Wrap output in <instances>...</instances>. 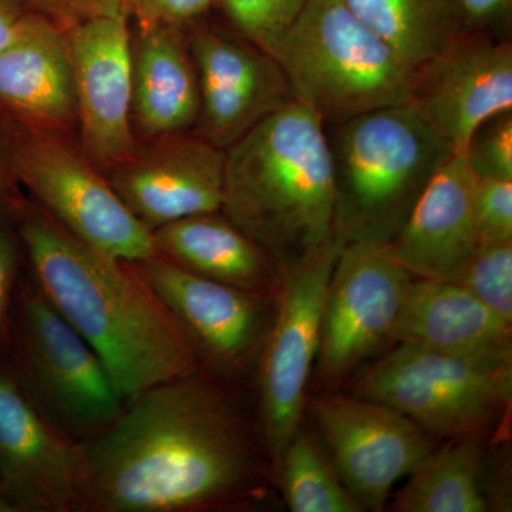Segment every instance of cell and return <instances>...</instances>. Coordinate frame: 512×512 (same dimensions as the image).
<instances>
[{
  "instance_id": "obj_28",
  "label": "cell",
  "mask_w": 512,
  "mask_h": 512,
  "mask_svg": "<svg viewBox=\"0 0 512 512\" xmlns=\"http://www.w3.org/2000/svg\"><path fill=\"white\" fill-rule=\"evenodd\" d=\"M464 154L477 178L512 181L511 111L481 124L468 141Z\"/></svg>"
},
{
  "instance_id": "obj_1",
  "label": "cell",
  "mask_w": 512,
  "mask_h": 512,
  "mask_svg": "<svg viewBox=\"0 0 512 512\" xmlns=\"http://www.w3.org/2000/svg\"><path fill=\"white\" fill-rule=\"evenodd\" d=\"M83 450L86 512L234 510L274 476L261 430L207 369L128 400Z\"/></svg>"
},
{
  "instance_id": "obj_12",
  "label": "cell",
  "mask_w": 512,
  "mask_h": 512,
  "mask_svg": "<svg viewBox=\"0 0 512 512\" xmlns=\"http://www.w3.org/2000/svg\"><path fill=\"white\" fill-rule=\"evenodd\" d=\"M130 264L183 326L202 366L231 379L256 363L275 299L192 274L158 254Z\"/></svg>"
},
{
  "instance_id": "obj_17",
  "label": "cell",
  "mask_w": 512,
  "mask_h": 512,
  "mask_svg": "<svg viewBox=\"0 0 512 512\" xmlns=\"http://www.w3.org/2000/svg\"><path fill=\"white\" fill-rule=\"evenodd\" d=\"M410 106L464 153L485 121L512 111V47L464 37L416 70Z\"/></svg>"
},
{
  "instance_id": "obj_22",
  "label": "cell",
  "mask_w": 512,
  "mask_h": 512,
  "mask_svg": "<svg viewBox=\"0 0 512 512\" xmlns=\"http://www.w3.org/2000/svg\"><path fill=\"white\" fill-rule=\"evenodd\" d=\"M157 254L192 274L275 299L284 269L220 212L192 215L153 232Z\"/></svg>"
},
{
  "instance_id": "obj_5",
  "label": "cell",
  "mask_w": 512,
  "mask_h": 512,
  "mask_svg": "<svg viewBox=\"0 0 512 512\" xmlns=\"http://www.w3.org/2000/svg\"><path fill=\"white\" fill-rule=\"evenodd\" d=\"M293 99L345 123L412 100L416 70L343 0H309L276 55Z\"/></svg>"
},
{
  "instance_id": "obj_32",
  "label": "cell",
  "mask_w": 512,
  "mask_h": 512,
  "mask_svg": "<svg viewBox=\"0 0 512 512\" xmlns=\"http://www.w3.org/2000/svg\"><path fill=\"white\" fill-rule=\"evenodd\" d=\"M30 9L46 16L60 28L99 16L128 12L127 0H23ZM130 13V12H128Z\"/></svg>"
},
{
  "instance_id": "obj_23",
  "label": "cell",
  "mask_w": 512,
  "mask_h": 512,
  "mask_svg": "<svg viewBox=\"0 0 512 512\" xmlns=\"http://www.w3.org/2000/svg\"><path fill=\"white\" fill-rule=\"evenodd\" d=\"M484 440H448L436 447L394 494L396 512H485Z\"/></svg>"
},
{
  "instance_id": "obj_34",
  "label": "cell",
  "mask_w": 512,
  "mask_h": 512,
  "mask_svg": "<svg viewBox=\"0 0 512 512\" xmlns=\"http://www.w3.org/2000/svg\"><path fill=\"white\" fill-rule=\"evenodd\" d=\"M454 3L461 19L470 25L484 26L504 15L511 0H454Z\"/></svg>"
},
{
  "instance_id": "obj_9",
  "label": "cell",
  "mask_w": 512,
  "mask_h": 512,
  "mask_svg": "<svg viewBox=\"0 0 512 512\" xmlns=\"http://www.w3.org/2000/svg\"><path fill=\"white\" fill-rule=\"evenodd\" d=\"M346 238L342 232L282 274L274 316L256 359L259 430L272 474L302 426L306 387L320 346L323 305Z\"/></svg>"
},
{
  "instance_id": "obj_2",
  "label": "cell",
  "mask_w": 512,
  "mask_h": 512,
  "mask_svg": "<svg viewBox=\"0 0 512 512\" xmlns=\"http://www.w3.org/2000/svg\"><path fill=\"white\" fill-rule=\"evenodd\" d=\"M30 275L103 360L124 402L202 366L194 343L127 261L77 238L35 201L16 218Z\"/></svg>"
},
{
  "instance_id": "obj_36",
  "label": "cell",
  "mask_w": 512,
  "mask_h": 512,
  "mask_svg": "<svg viewBox=\"0 0 512 512\" xmlns=\"http://www.w3.org/2000/svg\"><path fill=\"white\" fill-rule=\"evenodd\" d=\"M5 117H6V111L3 110L2 107H0V121L5 119Z\"/></svg>"
},
{
  "instance_id": "obj_8",
  "label": "cell",
  "mask_w": 512,
  "mask_h": 512,
  "mask_svg": "<svg viewBox=\"0 0 512 512\" xmlns=\"http://www.w3.org/2000/svg\"><path fill=\"white\" fill-rule=\"evenodd\" d=\"M350 392L387 404L433 437L480 439L511 404L512 363L478 362L399 343L350 376Z\"/></svg>"
},
{
  "instance_id": "obj_14",
  "label": "cell",
  "mask_w": 512,
  "mask_h": 512,
  "mask_svg": "<svg viewBox=\"0 0 512 512\" xmlns=\"http://www.w3.org/2000/svg\"><path fill=\"white\" fill-rule=\"evenodd\" d=\"M128 12L99 16L64 29L69 43L82 150L106 171L136 147L133 36Z\"/></svg>"
},
{
  "instance_id": "obj_6",
  "label": "cell",
  "mask_w": 512,
  "mask_h": 512,
  "mask_svg": "<svg viewBox=\"0 0 512 512\" xmlns=\"http://www.w3.org/2000/svg\"><path fill=\"white\" fill-rule=\"evenodd\" d=\"M15 295L16 375L9 373L50 426L83 446L126 402L103 360L47 301L32 275Z\"/></svg>"
},
{
  "instance_id": "obj_30",
  "label": "cell",
  "mask_w": 512,
  "mask_h": 512,
  "mask_svg": "<svg viewBox=\"0 0 512 512\" xmlns=\"http://www.w3.org/2000/svg\"><path fill=\"white\" fill-rule=\"evenodd\" d=\"M16 218L0 214V339L8 330L23 252Z\"/></svg>"
},
{
  "instance_id": "obj_15",
  "label": "cell",
  "mask_w": 512,
  "mask_h": 512,
  "mask_svg": "<svg viewBox=\"0 0 512 512\" xmlns=\"http://www.w3.org/2000/svg\"><path fill=\"white\" fill-rule=\"evenodd\" d=\"M225 150L201 136L175 134L136 144L106 170L120 200L151 232L222 210Z\"/></svg>"
},
{
  "instance_id": "obj_27",
  "label": "cell",
  "mask_w": 512,
  "mask_h": 512,
  "mask_svg": "<svg viewBox=\"0 0 512 512\" xmlns=\"http://www.w3.org/2000/svg\"><path fill=\"white\" fill-rule=\"evenodd\" d=\"M309 0H221L239 35L272 57Z\"/></svg>"
},
{
  "instance_id": "obj_13",
  "label": "cell",
  "mask_w": 512,
  "mask_h": 512,
  "mask_svg": "<svg viewBox=\"0 0 512 512\" xmlns=\"http://www.w3.org/2000/svg\"><path fill=\"white\" fill-rule=\"evenodd\" d=\"M0 507L23 512H86L83 446L66 439L0 366Z\"/></svg>"
},
{
  "instance_id": "obj_24",
  "label": "cell",
  "mask_w": 512,
  "mask_h": 512,
  "mask_svg": "<svg viewBox=\"0 0 512 512\" xmlns=\"http://www.w3.org/2000/svg\"><path fill=\"white\" fill-rule=\"evenodd\" d=\"M367 28L419 70L461 36L454 0H343Z\"/></svg>"
},
{
  "instance_id": "obj_26",
  "label": "cell",
  "mask_w": 512,
  "mask_h": 512,
  "mask_svg": "<svg viewBox=\"0 0 512 512\" xmlns=\"http://www.w3.org/2000/svg\"><path fill=\"white\" fill-rule=\"evenodd\" d=\"M448 281L512 323V241L478 245Z\"/></svg>"
},
{
  "instance_id": "obj_18",
  "label": "cell",
  "mask_w": 512,
  "mask_h": 512,
  "mask_svg": "<svg viewBox=\"0 0 512 512\" xmlns=\"http://www.w3.org/2000/svg\"><path fill=\"white\" fill-rule=\"evenodd\" d=\"M477 177L466 154L454 151L421 192L409 217L387 245L421 279L448 281L478 247Z\"/></svg>"
},
{
  "instance_id": "obj_33",
  "label": "cell",
  "mask_w": 512,
  "mask_h": 512,
  "mask_svg": "<svg viewBox=\"0 0 512 512\" xmlns=\"http://www.w3.org/2000/svg\"><path fill=\"white\" fill-rule=\"evenodd\" d=\"M19 181L13 173L8 153L0 138V214L18 217L23 200L19 192Z\"/></svg>"
},
{
  "instance_id": "obj_7",
  "label": "cell",
  "mask_w": 512,
  "mask_h": 512,
  "mask_svg": "<svg viewBox=\"0 0 512 512\" xmlns=\"http://www.w3.org/2000/svg\"><path fill=\"white\" fill-rule=\"evenodd\" d=\"M0 138L19 184L67 231L121 261L157 255L153 232L131 214L106 174L63 133L6 113Z\"/></svg>"
},
{
  "instance_id": "obj_21",
  "label": "cell",
  "mask_w": 512,
  "mask_h": 512,
  "mask_svg": "<svg viewBox=\"0 0 512 512\" xmlns=\"http://www.w3.org/2000/svg\"><path fill=\"white\" fill-rule=\"evenodd\" d=\"M200 87L184 30L138 26L133 36L134 133L146 140L183 134L197 126Z\"/></svg>"
},
{
  "instance_id": "obj_11",
  "label": "cell",
  "mask_w": 512,
  "mask_h": 512,
  "mask_svg": "<svg viewBox=\"0 0 512 512\" xmlns=\"http://www.w3.org/2000/svg\"><path fill=\"white\" fill-rule=\"evenodd\" d=\"M305 412L363 511H383L394 485L437 447L434 437L403 413L353 393L308 396Z\"/></svg>"
},
{
  "instance_id": "obj_10",
  "label": "cell",
  "mask_w": 512,
  "mask_h": 512,
  "mask_svg": "<svg viewBox=\"0 0 512 512\" xmlns=\"http://www.w3.org/2000/svg\"><path fill=\"white\" fill-rule=\"evenodd\" d=\"M414 276L386 242L346 241L326 291L316 377L336 386L394 342Z\"/></svg>"
},
{
  "instance_id": "obj_31",
  "label": "cell",
  "mask_w": 512,
  "mask_h": 512,
  "mask_svg": "<svg viewBox=\"0 0 512 512\" xmlns=\"http://www.w3.org/2000/svg\"><path fill=\"white\" fill-rule=\"evenodd\" d=\"M214 0H127L138 26L164 25L185 29L211 8Z\"/></svg>"
},
{
  "instance_id": "obj_25",
  "label": "cell",
  "mask_w": 512,
  "mask_h": 512,
  "mask_svg": "<svg viewBox=\"0 0 512 512\" xmlns=\"http://www.w3.org/2000/svg\"><path fill=\"white\" fill-rule=\"evenodd\" d=\"M274 477L293 512H363L325 447L302 426L286 446Z\"/></svg>"
},
{
  "instance_id": "obj_20",
  "label": "cell",
  "mask_w": 512,
  "mask_h": 512,
  "mask_svg": "<svg viewBox=\"0 0 512 512\" xmlns=\"http://www.w3.org/2000/svg\"><path fill=\"white\" fill-rule=\"evenodd\" d=\"M394 342L478 362L512 363V323L441 279L412 282Z\"/></svg>"
},
{
  "instance_id": "obj_16",
  "label": "cell",
  "mask_w": 512,
  "mask_h": 512,
  "mask_svg": "<svg viewBox=\"0 0 512 512\" xmlns=\"http://www.w3.org/2000/svg\"><path fill=\"white\" fill-rule=\"evenodd\" d=\"M188 49L200 87V136L221 150L293 99L278 60L244 37L195 29Z\"/></svg>"
},
{
  "instance_id": "obj_35",
  "label": "cell",
  "mask_w": 512,
  "mask_h": 512,
  "mask_svg": "<svg viewBox=\"0 0 512 512\" xmlns=\"http://www.w3.org/2000/svg\"><path fill=\"white\" fill-rule=\"evenodd\" d=\"M30 10L23 0H0V53L12 42Z\"/></svg>"
},
{
  "instance_id": "obj_4",
  "label": "cell",
  "mask_w": 512,
  "mask_h": 512,
  "mask_svg": "<svg viewBox=\"0 0 512 512\" xmlns=\"http://www.w3.org/2000/svg\"><path fill=\"white\" fill-rule=\"evenodd\" d=\"M330 153L339 231L346 241L387 244L454 150L402 104L340 124Z\"/></svg>"
},
{
  "instance_id": "obj_19",
  "label": "cell",
  "mask_w": 512,
  "mask_h": 512,
  "mask_svg": "<svg viewBox=\"0 0 512 512\" xmlns=\"http://www.w3.org/2000/svg\"><path fill=\"white\" fill-rule=\"evenodd\" d=\"M0 107L16 119L60 133L79 126L66 32L35 10L0 53Z\"/></svg>"
},
{
  "instance_id": "obj_3",
  "label": "cell",
  "mask_w": 512,
  "mask_h": 512,
  "mask_svg": "<svg viewBox=\"0 0 512 512\" xmlns=\"http://www.w3.org/2000/svg\"><path fill=\"white\" fill-rule=\"evenodd\" d=\"M222 212L282 269L339 234L325 123L292 99L225 150Z\"/></svg>"
},
{
  "instance_id": "obj_29",
  "label": "cell",
  "mask_w": 512,
  "mask_h": 512,
  "mask_svg": "<svg viewBox=\"0 0 512 512\" xmlns=\"http://www.w3.org/2000/svg\"><path fill=\"white\" fill-rule=\"evenodd\" d=\"M478 245L512 241V181L477 178Z\"/></svg>"
}]
</instances>
